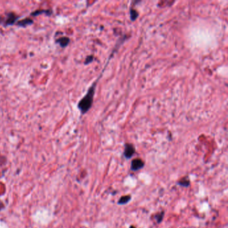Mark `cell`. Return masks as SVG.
<instances>
[{
  "label": "cell",
  "instance_id": "7",
  "mask_svg": "<svg viewBox=\"0 0 228 228\" xmlns=\"http://www.w3.org/2000/svg\"><path fill=\"white\" fill-rule=\"evenodd\" d=\"M57 42L58 44H60V45L62 47H63V48L66 47L68 45L69 42H70V38L68 37H62V38H59L57 40Z\"/></svg>",
  "mask_w": 228,
  "mask_h": 228
},
{
  "label": "cell",
  "instance_id": "6",
  "mask_svg": "<svg viewBox=\"0 0 228 228\" xmlns=\"http://www.w3.org/2000/svg\"><path fill=\"white\" fill-rule=\"evenodd\" d=\"M190 180L189 179V178H188L187 177H185L182 178V179H181L179 181L177 182V184L180 185V186H182V187H189L190 185Z\"/></svg>",
  "mask_w": 228,
  "mask_h": 228
},
{
  "label": "cell",
  "instance_id": "1",
  "mask_svg": "<svg viewBox=\"0 0 228 228\" xmlns=\"http://www.w3.org/2000/svg\"><path fill=\"white\" fill-rule=\"evenodd\" d=\"M127 39V36L125 35L123 37L121 38L118 39V41L117 42L115 46L114 47V48L112 49V50L111 53L110 55H109L107 61L105 64V66H104L102 70L101 73V74H99L98 77L96 79V80H95V82H93V84L91 85V86L88 88V90L86 92V94L81 99L80 101V102H78V108L80 110L81 112H88V111L90 110L91 108L92 104L94 102V96H95V91H96V88L97 86V84L100 80L102 76V74L104 73V72L105 71L106 67L108 66L109 62L111 61V60L112 59V58L113 57V56L115 55V54L116 53V52L118 50V48L121 47V46L125 42V39Z\"/></svg>",
  "mask_w": 228,
  "mask_h": 228
},
{
  "label": "cell",
  "instance_id": "8",
  "mask_svg": "<svg viewBox=\"0 0 228 228\" xmlns=\"http://www.w3.org/2000/svg\"><path fill=\"white\" fill-rule=\"evenodd\" d=\"M129 13H130L131 20L132 22H135L136 20V19L138 18V12H137V9H134L133 8L131 7L130 11H129Z\"/></svg>",
  "mask_w": 228,
  "mask_h": 228
},
{
  "label": "cell",
  "instance_id": "5",
  "mask_svg": "<svg viewBox=\"0 0 228 228\" xmlns=\"http://www.w3.org/2000/svg\"><path fill=\"white\" fill-rule=\"evenodd\" d=\"M131 200V196L130 195H126L122 196L119 198V200L118 201V205H125L128 204Z\"/></svg>",
  "mask_w": 228,
  "mask_h": 228
},
{
  "label": "cell",
  "instance_id": "2",
  "mask_svg": "<svg viewBox=\"0 0 228 228\" xmlns=\"http://www.w3.org/2000/svg\"><path fill=\"white\" fill-rule=\"evenodd\" d=\"M135 153V148L131 143H126L124 149V156L126 158L129 159Z\"/></svg>",
  "mask_w": 228,
  "mask_h": 228
},
{
  "label": "cell",
  "instance_id": "12",
  "mask_svg": "<svg viewBox=\"0 0 228 228\" xmlns=\"http://www.w3.org/2000/svg\"><path fill=\"white\" fill-rule=\"evenodd\" d=\"M129 228H136L135 226H133V225H131L130 227H129Z\"/></svg>",
  "mask_w": 228,
  "mask_h": 228
},
{
  "label": "cell",
  "instance_id": "11",
  "mask_svg": "<svg viewBox=\"0 0 228 228\" xmlns=\"http://www.w3.org/2000/svg\"><path fill=\"white\" fill-rule=\"evenodd\" d=\"M94 60V56L92 55H90V56H88L86 58L85 60V62H84V64H88L91 63L92 62H93Z\"/></svg>",
  "mask_w": 228,
  "mask_h": 228
},
{
  "label": "cell",
  "instance_id": "9",
  "mask_svg": "<svg viewBox=\"0 0 228 228\" xmlns=\"http://www.w3.org/2000/svg\"><path fill=\"white\" fill-rule=\"evenodd\" d=\"M33 23V21L31 19H25L22 21H19L18 23V25L19 26H22V27H25L26 26H28V25H30Z\"/></svg>",
  "mask_w": 228,
  "mask_h": 228
},
{
  "label": "cell",
  "instance_id": "3",
  "mask_svg": "<svg viewBox=\"0 0 228 228\" xmlns=\"http://www.w3.org/2000/svg\"><path fill=\"white\" fill-rule=\"evenodd\" d=\"M145 166V163L139 158H135L131 162V169L133 171H137L141 169Z\"/></svg>",
  "mask_w": 228,
  "mask_h": 228
},
{
  "label": "cell",
  "instance_id": "10",
  "mask_svg": "<svg viewBox=\"0 0 228 228\" xmlns=\"http://www.w3.org/2000/svg\"><path fill=\"white\" fill-rule=\"evenodd\" d=\"M164 215H165V212L163 211L160 213H157L156 215H154L155 219L156 220L158 224H160V223L163 221V218H164Z\"/></svg>",
  "mask_w": 228,
  "mask_h": 228
},
{
  "label": "cell",
  "instance_id": "4",
  "mask_svg": "<svg viewBox=\"0 0 228 228\" xmlns=\"http://www.w3.org/2000/svg\"><path fill=\"white\" fill-rule=\"evenodd\" d=\"M17 19H18V17L14 13H8L7 15L6 18L4 20L5 25H6V26H9V25H12V24H13L15 23V22L17 20Z\"/></svg>",
  "mask_w": 228,
  "mask_h": 228
}]
</instances>
